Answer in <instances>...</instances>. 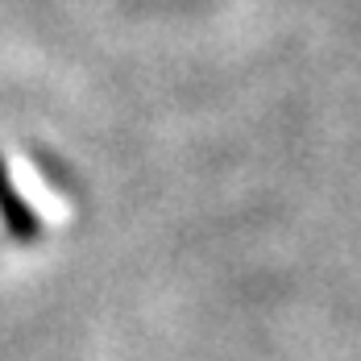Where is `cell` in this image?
I'll return each mask as SVG.
<instances>
[{
    "label": "cell",
    "mask_w": 361,
    "mask_h": 361,
    "mask_svg": "<svg viewBox=\"0 0 361 361\" xmlns=\"http://www.w3.org/2000/svg\"><path fill=\"white\" fill-rule=\"evenodd\" d=\"M0 224H4V233H8V241H17V245H30V241L42 237V220H37V212L25 204V195L17 191V183L8 175L4 158H0Z\"/></svg>",
    "instance_id": "obj_1"
}]
</instances>
